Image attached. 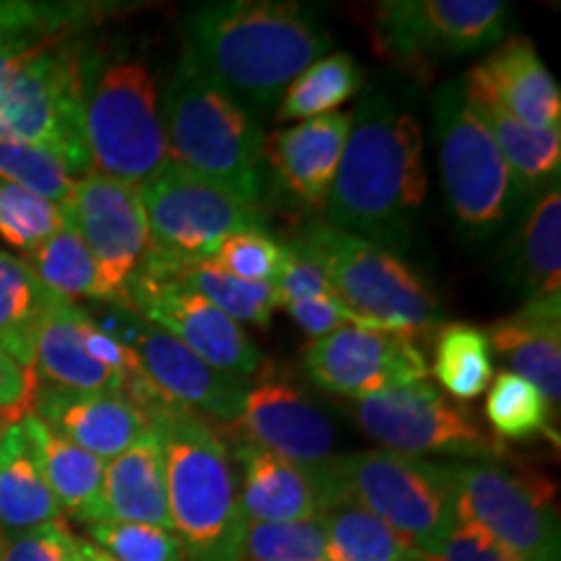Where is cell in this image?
I'll list each match as a JSON object with an SVG mask.
<instances>
[{"instance_id":"obj_1","label":"cell","mask_w":561,"mask_h":561,"mask_svg":"<svg viewBox=\"0 0 561 561\" xmlns=\"http://www.w3.org/2000/svg\"><path fill=\"white\" fill-rule=\"evenodd\" d=\"M182 60L240 102L265 110L333 47L318 13L291 0H214L182 19Z\"/></svg>"},{"instance_id":"obj_2","label":"cell","mask_w":561,"mask_h":561,"mask_svg":"<svg viewBox=\"0 0 561 561\" xmlns=\"http://www.w3.org/2000/svg\"><path fill=\"white\" fill-rule=\"evenodd\" d=\"M426 193L419 117L390 94L375 91L351 112L325 224L398 255L416 234Z\"/></svg>"},{"instance_id":"obj_3","label":"cell","mask_w":561,"mask_h":561,"mask_svg":"<svg viewBox=\"0 0 561 561\" xmlns=\"http://www.w3.org/2000/svg\"><path fill=\"white\" fill-rule=\"evenodd\" d=\"M123 396L144 413L164 453L172 530L185 561H242L248 517L227 439L206 416L174 403L140 371Z\"/></svg>"},{"instance_id":"obj_4","label":"cell","mask_w":561,"mask_h":561,"mask_svg":"<svg viewBox=\"0 0 561 561\" xmlns=\"http://www.w3.org/2000/svg\"><path fill=\"white\" fill-rule=\"evenodd\" d=\"M79 34L0 42V144L50 151L76 180L91 172L83 140Z\"/></svg>"},{"instance_id":"obj_5","label":"cell","mask_w":561,"mask_h":561,"mask_svg":"<svg viewBox=\"0 0 561 561\" xmlns=\"http://www.w3.org/2000/svg\"><path fill=\"white\" fill-rule=\"evenodd\" d=\"M83 140L91 172L144 185L170 164L159 81L133 53L83 58Z\"/></svg>"},{"instance_id":"obj_6","label":"cell","mask_w":561,"mask_h":561,"mask_svg":"<svg viewBox=\"0 0 561 561\" xmlns=\"http://www.w3.org/2000/svg\"><path fill=\"white\" fill-rule=\"evenodd\" d=\"M325 510L359 507L382 520L413 549L430 553L458 525L447 462L390 450L333 455L312 466Z\"/></svg>"},{"instance_id":"obj_7","label":"cell","mask_w":561,"mask_h":561,"mask_svg":"<svg viewBox=\"0 0 561 561\" xmlns=\"http://www.w3.org/2000/svg\"><path fill=\"white\" fill-rule=\"evenodd\" d=\"M170 161L250 203L265 191L263 128L185 60L178 62L161 94Z\"/></svg>"},{"instance_id":"obj_8","label":"cell","mask_w":561,"mask_h":561,"mask_svg":"<svg viewBox=\"0 0 561 561\" xmlns=\"http://www.w3.org/2000/svg\"><path fill=\"white\" fill-rule=\"evenodd\" d=\"M297 237L314 252L335 297L364 325L416 343L437 335L445 325V310L430 280L396 252L333 229L325 221L310 224Z\"/></svg>"},{"instance_id":"obj_9","label":"cell","mask_w":561,"mask_h":561,"mask_svg":"<svg viewBox=\"0 0 561 561\" xmlns=\"http://www.w3.org/2000/svg\"><path fill=\"white\" fill-rule=\"evenodd\" d=\"M434 140L442 172V191L455 227L468 240L481 242L507 227L523 191L494 138L476 115L460 79H450L432 96Z\"/></svg>"},{"instance_id":"obj_10","label":"cell","mask_w":561,"mask_h":561,"mask_svg":"<svg viewBox=\"0 0 561 561\" xmlns=\"http://www.w3.org/2000/svg\"><path fill=\"white\" fill-rule=\"evenodd\" d=\"M455 517L517 561H561L557 486L533 468L496 460L447 462Z\"/></svg>"},{"instance_id":"obj_11","label":"cell","mask_w":561,"mask_h":561,"mask_svg":"<svg viewBox=\"0 0 561 561\" xmlns=\"http://www.w3.org/2000/svg\"><path fill=\"white\" fill-rule=\"evenodd\" d=\"M512 9L502 0H385L375 5V53L426 81L445 62L489 50L507 37Z\"/></svg>"},{"instance_id":"obj_12","label":"cell","mask_w":561,"mask_h":561,"mask_svg":"<svg viewBox=\"0 0 561 561\" xmlns=\"http://www.w3.org/2000/svg\"><path fill=\"white\" fill-rule=\"evenodd\" d=\"M356 426L401 455H453L460 460L507 458L502 442L486 434L468 405L453 401L432 380L380 390L348 403Z\"/></svg>"},{"instance_id":"obj_13","label":"cell","mask_w":561,"mask_h":561,"mask_svg":"<svg viewBox=\"0 0 561 561\" xmlns=\"http://www.w3.org/2000/svg\"><path fill=\"white\" fill-rule=\"evenodd\" d=\"M125 307L146 325L178 339L210 367L237 377H250L263 367V351L242 325L182 280L180 261L151 250L125 289Z\"/></svg>"},{"instance_id":"obj_14","label":"cell","mask_w":561,"mask_h":561,"mask_svg":"<svg viewBox=\"0 0 561 561\" xmlns=\"http://www.w3.org/2000/svg\"><path fill=\"white\" fill-rule=\"evenodd\" d=\"M149 219L151 250L180 263L210 261L227 237L263 229L265 210L214 182L170 164L138 185Z\"/></svg>"},{"instance_id":"obj_15","label":"cell","mask_w":561,"mask_h":561,"mask_svg":"<svg viewBox=\"0 0 561 561\" xmlns=\"http://www.w3.org/2000/svg\"><path fill=\"white\" fill-rule=\"evenodd\" d=\"M60 206L100 265L110 305H125V289L151 252L138 185L89 172L73 182Z\"/></svg>"},{"instance_id":"obj_16","label":"cell","mask_w":561,"mask_h":561,"mask_svg":"<svg viewBox=\"0 0 561 561\" xmlns=\"http://www.w3.org/2000/svg\"><path fill=\"white\" fill-rule=\"evenodd\" d=\"M301 367L318 388L348 401L396 385L430 380V364L421 343L362 322H348L310 341L301 354Z\"/></svg>"},{"instance_id":"obj_17","label":"cell","mask_w":561,"mask_h":561,"mask_svg":"<svg viewBox=\"0 0 561 561\" xmlns=\"http://www.w3.org/2000/svg\"><path fill=\"white\" fill-rule=\"evenodd\" d=\"M261 380L248 388L231 434L297 466H318L333 458L335 430L310 392L278 367H263Z\"/></svg>"},{"instance_id":"obj_18","label":"cell","mask_w":561,"mask_h":561,"mask_svg":"<svg viewBox=\"0 0 561 561\" xmlns=\"http://www.w3.org/2000/svg\"><path fill=\"white\" fill-rule=\"evenodd\" d=\"M471 107H491L530 128H561L559 81L528 37L504 39L460 79Z\"/></svg>"},{"instance_id":"obj_19","label":"cell","mask_w":561,"mask_h":561,"mask_svg":"<svg viewBox=\"0 0 561 561\" xmlns=\"http://www.w3.org/2000/svg\"><path fill=\"white\" fill-rule=\"evenodd\" d=\"M130 348L138 354L140 369L153 388L174 403L187 405L210 421H221L227 426L237 424L248 396L244 377L210 367L178 339L146 325L144 320L136 328Z\"/></svg>"},{"instance_id":"obj_20","label":"cell","mask_w":561,"mask_h":561,"mask_svg":"<svg viewBox=\"0 0 561 561\" xmlns=\"http://www.w3.org/2000/svg\"><path fill=\"white\" fill-rule=\"evenodd\" d=\"M32 413L60 437L110 462L149 432V421L121 392H76L37 382Z\"/></svg>"},{"instance_id":"obj_21","label":"cell","mask_w":561,"mask_h":561,"mask_svg":"<svg viewBox=\"0 0 561 561\" xmlns=\"http://www.w3.org/2000/svg\"><path fill=\"white\" fill-rule=\"evenodd\" d=\"M229 453L242 468L240 502L248 523H297L328 512L312 466H297L234 434Z\"/></svg>"},{"instance_id":"obj_22","label":"cell","mask_w":561,"mask_h":561,"mask_svg":"<svg viewBox=\"0 0 561 561\" xmlns=\"http://www.w3.org/2000/svg\"><path fill=\"white\" fill-rule=\"evenodd\" d=\"M351 130V112L314 117L265 136L263 157L289 191L310 206L325 208L343 146Z\"/></svg>"},{"instance_id":"obj_23","label":"cell","mask_w":561,"mask_h":561,"mask_svg":"<svg viewBox=\"0 0 561 561\" xmlns=\"http://www.w3.org/2000/svg\"><path fill=\"white\" fill-rule=\"evenodd\" d=\"M34 375L39 385L76 392H121L125 375L104 367L83 343V307L55 297L34 339Z\"/></svg>"},{"instance_id":"obj_24","label":"cell","mask_w":561,"mask_h":561,"mask_svg":"<svg viewBox=\"0 0 561 561\" xmlns=\"http://www.w3.org/2000/svg\"><path fill=\"white\" fill-rule=\"evenodd\" d=\"M491 348L507 371L543 392L553 411L561 403V301H523L510 318L486 328Z\"/></svg>"},{"instance_id":"obj_25","label":"cell","mask_w":561,"mask_h":561,"mask_svg":"<svg viewBox=\"0 0 561 561\" xmlns=\"http://www.w3.org/2000/svg\"><path fill=\"white\" fill-rule=\"evenodd\" d=\"M21 424H24L26 437H30L39 471L45 476L55 502L60 504V512H68L70 517L87 525L107 520L104 460L55 434L34 413H26Z\"/></svg>"},{"instance_id":"obj_26","label":"cell","mask_w":561,"mask_h":561,"mask_svg":"<svg viewBox=\"0 0 561 561\" xmlns=\"http://www.w3.org/2000/svg\"><path fill=\"white\" fill-rule=\"evenodd\" d=\"M104 507L107 520L172 530L164 453L151 430L104 462Z\"/></svg>"},{"instance_id":"obj_27","label":"cell","mask_w":561,"mask_h":561,"mask_svg":"<svg viewBox=\"0 0 561 561\" xmlns=\"http://www.w3.org/2000/svg\"><path fill=\"white\" fill-rule=\"evenodd\" d=\"M510 280L523 301H561V193L538 195L510 248Z\"/></svg>"},{"instance_id":"obj_28","label":"cell","mask_w":561,"mask_h":561,"mask_svg":"<svg viewBox=\"0 0 561 561\" xmlns=\"http://www.w3.org/2000/svg\"><path fill=\"white\" fill-rule=\"evenodd\" d=\"M62 520L24 424L13 421L0 434V530L5 536Z\"/></svg>"},{"instance_id":"obj_29","label":"cell","mask_w":561,"mask_h":561,"mask_svg":"<svg viewBox=\"0 0 561 561\" xmlns=\"http://www.w3.org/2000/svg\"><path fill=\"white\" fill-rule=\"evenodd\" d=\"M473 112L494 138L525 201L546 193L551 185H559L561 128H530V125L491 107H473Z\"/></svg>"},{"instance_id":"obj_30","label":"cell","mask_w":561,"mask_h":561,"mask_svg":"<svg viewBox=\"0 0 561 561\" xmlns=\"http://www.w3.org/2000/svg\"><path fill=\"white\" fill-rule=\"evenodd\" d=\"M53 299L55 294L24 257L0 250V348L30 369L34 339Z\"/></svg>"},{"instance_id":"obj_31","label":"cell","mask_w":561,"mask_h":561,"mask_svg":"<svg viewBox=\"0 0 561 561\" xmlns=\"http://www.w3.org/2000/svg\"><path fill=\"white\" fill-rule=\"evenodd\" d=\"M364 87V68L348 53H331L301 70L284 91L276 117L280 123H305L333 115Z\"/></svg>"},{"instance_id":"obj_32","label":"cell","mask_w":561,"mask_h":561,"mask_svg":"<svg viewBox=\"0 0 561 561\" xmlns=\"http://www.w3.org/2000/svg\"><path fill=\"white\" fill-rule=\"evenodd\" d=\"M432 375L437 388L458 403L473 401L486 392L494 380L486 331L468 322H445L434 339Z\"/></svg>"},{"instance_id":"obj_33","label":"cell","mask_w":561,"mask_h":561,"mask_svg":"<svg viewBox=\"0 0 561 561\" xmlns=\"http://www.w3.org/2000/svg\"><path fill=\"white\" fill-rule=\"evenodd\" d=\"M26 263L32 265V271L55 297L68 301H110L100 265L68 219L50 240H45L26 255Z\"/></svg>"},{"instance_id":"obj_34","label":"cell","mask_w":561,"mask_h":561,"mask_svg":"<svg viewBox=\"0 0 561 561\" xmlns=\"http://www.w3.org/2000/svg\"><path fill=\"white\" fill-rule=\"evenodd\" d=\"M322 517L325 561H424V553L359 507H335Z\"/></svg>"},{"instance_id":"obj_35","label":"cell","mask_w":561,"mask_h":561,"mask_svg":"<svg viewBox=\"0 0 561 561\" xmlns=\"http://www.w3.org/2000/svg\"><path fill=\"white\" fill-rule=\"evenodd\" d=\"M180 276L191 289L206 297L216 310H221L237 325L250 322V325L257 328H271L273 312L278 310L273 284L242 280L210 261L180 263Z\"/></svg>"},{"instance_id":"obj_36","label":"cell","mask_w":561,"mask_h":561,"mask_svg":"<svg viewBox=\"0 0 561 561\" xmlns=\"http://www.w3.org/2000/svg\"><path fill=\"white\" fill-rule=\"evenodd\" d=\"M112 3H39V0H0V42L45 39L81 34L102 19L115 16Z\"/></svg>"},{"instance_id":"obj_37","label":"cell","mask_w":561,"mask_h":561,"mask_svg":"<svg viewBox=\"0 0 561 561\" xmlns=\"http://www.w3.org/2000/svg\"><path fill=\"white\" fill-rule=\"evenodd\" d=\"M486 390L483 416L496 437L523 442L536 434H549L553 409L543 392L533 388L528 380L504 369L491 380Z\"/></svg>"},{"instance_id":"obj_38","label":"cell","mask_w":561,"mask_h":561,"mask_svg":"<svg viewBox=\"0 0 561 561\" xmlns=\"http://www.w3.org/2000/svg\"><path fill=\"white\" fill-rule=\"evenodd\" d=\"M325 517L297 523H248L242 561H325Z\"/></svg>"},{"instance_id":"obj_39","label":"cell","mask_w":561,"mask_h":561,"mask_svg":"<svg viewBox=\"0 0 561 561\" xmlns=\"http://www.w3.org/2000/svg\"><path fill=\"white\" fill-rule=\"evenodd\" d=\"M66 224L60 203L0 182V240L30 255Z\"/></svg>"},{"instance_id":"obj_40","label":"cell","mask_w":561,"mask_h":561,"mask_svg":"<svg viewBox=\"0 0 561 561\" xmlns=\"http://www.w3.org/2000/svg\"><path fill=\"white\" fill-rule=\"evenodd\" d=\"M87 530L96 549L115 561H185L174 530L117 520L91 523Z\"/></svg>"},{"instance_id":"obj_41","label":"cell","mask_w":561,"mask_h":561,"mask_svg":"<svg viewBox=\"0 0 561 561\" xmlns=\"http://www.w3.org/2000/svg\"><path fill=\"white\" fill-rule=\"evenodd\" d=\"M210 263L242 280L273 284L284 263V242L273 240L265 229H244L227 237Z\"/></svg>"},{"instance_id":"obj_42","label":"cell","mask_w":561,"mask_h":561,"mask_svg":"<svg viewBox=\"0 0 561 561\" xmlns=\"http://www.w3.org/2000/svg\"><path fill=\"white\" fill-rule=\"evenodd\" d=\"M273 289H276L278 307L333 294L320 261L299 237L284 244V263H280L278 276L273 280Z\"/></svg>"},{"instance_id":"obj_43","label":"cell","mask_w":561,"mask_h":561,"mask_svg":"<svg viewBox=\"0 0 561 561\" xmlns=\"http://www.w3.org/2000/svg\"><path fill=\"white\" fill-rule=\"evenodd\" d=\"M0 561H87L81 538H76L62 520L5 536Z\"/></svg>"},{"instance_id":"obj_44","label":"cell","mask_w":561,"mask_h":561,"mask_svg":"<svg viewBox=\"0 0 561 561\" xmlns=\"http://www.w3.org/2000/svg\"><path fill=\"white\" fill-rule=\"evenodd\" d=\"M34 392H37V375L24 367L0 348V416L9 424L21 421L32 413Z\"/></svg>"},{"instance_id":"obj_45","label":"cell","mask_w":561,"mask_h":561,"mask_svg":"<svg viewBox=\"0 0 561 561\" xmlns=\"http://www.w3.org/2000/svg\"><path fill=\"white\" fill-rule=\"evenodd\" d=\"M426 561H517L507 551L500 549L489 536L471 525L458 523L450 536L442 541L437 549L424 553Z\"/></svg>"},{"instance_id":"obj_46","label":"cell","mask_w":561,"mask_h":561,"mask_svg":"<svg viewBox=\"0 0 561 561\" xmlns=\"http://www.w3.org/2000/svg\"><path fill=\"white\" fill-rule=\"evenodd\" d=\"M284 310L291 314V320L297 322L301 331L310 335L312 341L339 331L341 325H348V322H359L356 320V314L351 312L348 307L335 297V294H328V297H318V299H307V301H294V305H286Z\"/></svg>"},{"instance_id":"obj_47","label":"cell","mask_w":561,"mask_h":561,"mask_svg":"<svg viewBox=\"0 0 561 561\" xmlns=\"http://www.w3.org/2000/svg\"><path fill=\"white\" fill-rule=\"evenodd\" d=\"M81 551H83V559H87V561H115V559H110L104 551L96 549L94 543H89V541H81Z\"/></svg>"},{"instance_id":"obj_48","label":"cell","mask_w":561,"mask_h":561,"mask_svg":"<svg viewBox=\"0 0 561 561\" xmlns=\"http://www.w3.org/2000/svg\"><path fill=\"white\" fill-rule=\"evenodd\" d=\"M5 426H9V421H5L3 416H0V434H3V430H5Z\"/></svg>"},{"instance_id":"obj_49","label":"cell","mask_w":561,"mask_h":561,"mask_svg":"<svg viewBox=\"0 0 561 561\" xmlns=\"http://www.w3.org/2000/svg\"><path fill=\"white\" fill-rule=\"evenodd\" d=\"M3 541H5V533H3V530H0V546H3Z\"/></svg>"},{"instance_id":"obj_50","label":"cell","mask_w":561,"mask_h":561,"mask_svg":"<svg viewBox=\"0 0 561 561\" xmlns=\"http://www.w3.org/2000/svg\"><path fill=\"white\" fill-rule=\"evenodd\" d=\"M424 561H426V559H424Z\"/></svg>"}]
</instances>
